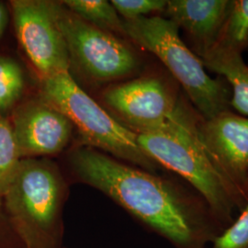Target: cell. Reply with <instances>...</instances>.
Masks as SVG:
<instances>
[{
    "instance_id": "cell-12",
    "label": "cell",
    "mask_w": 248,
    "mask_h": 248,
    "mask_svg": "<svg viewBox=\"0 0 248 248\" xmlns=\"http://www.w3.org/2000/svg\"><path fill=\"white\" fill-rule=\"evenodd\" d=\"M200 59L206 69L216 73L229 84L230 106L248 118V65L242 54L212 50Z\"/></svg>"
},
{
    "instance_id": "cell-9",
    "label": "cell",
    "mask_w": 248,
    "mask_h": 248,
    "mask_svg": "<svg viewBox=\"0 0 248 248\" xmlns=\"http://www.w3.org/2000/svg\"><path fill=\"white\" fill-rule=\"evenodd\" d=\"M12 129L21 159L61 153L70 142L71 121L45 98H32L14 111Z\"/></svg>"
},
{
    "instance_id": "cell-1",
    "label": "cell",
    "mask_w": 248,
    "mask_h": 248,
    "mask_svg": "<svg viewBox=\"0 0 248 248\" xmlns=\"http://www.w3.org/2000/svg\"><path fill=\"white\" fill-rule=\"evenodd\" d=\"M77 178L114 201L174 248H209L224 230L203 198L89 146L69 155Z\"/></svg>"
},
{
    "instance_id": "cell-6",
    "label": "cell",
    "mask_w": 248,
    "mask_h": 248,
    "mask_svg": "<svg viewBox=\"0 0 248 248\" xmlns=\"http://www.w3.org/2000/svg\"><path fill=\"white\" fill-rule=\"evenodd\" d=\"M53 16L64 39L70 67L93 82H109L136 71L140 62L133 50L110 32L93 26L51 1Z\"/></svg>"
},
{
    "instance_id": "cell-3",
    "label": "cell",
    "mask_w": 248,
    "mask_h": 248,
    "mask_svg": "<svg viewBox=\"0 0 248 248\" xmlns=\"http://www.w3.org/2000/svg\"><path fill=\"white\" fill-rule=\"evenodd\" d=\"M64 198L65 184L53 162L21 159L2 202L25 248H61Z\"/></svg>"
},
{
    "instance_id": "cell-13",
    "label": "cell",
    "mask_w": 248,
    "mask_h": 248,
    "mask_svg": "<svg viewBox=\"0 0 248 248\" xmlns=\"http://www.w3.org/2000/svg\"><path fill=\"white\" fill-rule=\"evenodd\" d=\"M247 49H248V0H231L226 18L213 50L242 54Z\"/></svg>"
},
{
    "instance_id": "cell-2",
    "label": "cell",
    "mask_w": 248,
    "mask_h": 248,
    "mask_svg": "<svg viewBox=\"0 0 248 248\" xmlns=\"http://www.w3.org/2000/svg\"><path fill=\"white\" fill-rule=\"evenodd\" d=\"M200 118L196 109L181 101L172 120L157 130L138 133L137 141L142 152L158 166L184 178L226 228L248 201L200 141L197 130Z\"/></svg>"
},
{
    "instance_id": "cell-7",
    "label": "cell",
    "mask_w": 248,
    "mask_h": 248,
    "mask_svg": "<svg viewBox=\"0 0 248 248\" xmlns=\"http://www.w3.org/2000/svg\"><path fill=\"white\" fill-rule=\"evenodd\" d=\"M18 42L41 79L70 72L66 45L56 23L51 1H11Z\"/></svg>"
},
{
    "instance_id": "cell-15",
    "label": "cell",
    "mask_w": 248,
    "mask_h": 248,
    "mask_svg": "<svg viewBox=\"0 0 248 248\" xmlns=\"http://www.w3.org/2000/svg\"><path fill=\"white\" fill-rule=\"evenodd\" d=\"M21 161L12 125L0 116V204Z\"/></svg>"
},
{
    "instance_id": "cell-4",
    "label": "cell",
    "mask_w": 248,
    "mask_h": 248,
    "mask_svg": "<svg viewBox=\"0 0 248 248\" xmlns=\"http://www.w3.org/2000/svg\"><path fill=\"white\" fill-rule=\"evenodd\" d=\"M124 35L167 66L203 119L230 110L229 85L207 73L202 61L181 40L179 29L171 19L146 16L124 20Z\"/></svg>"
},
{
    "instance_id": "cell-20",
    "label": "cell",
    "mask_w": 248,
    "mask_h": 248,
    "mask_svg": "<svg viewBox=\"0 0 248 248\" xmlns=\"http://www.w3.org/2000/svg\"><path fill=\"white\" fill-rule=\"evenodd\" d=\"M241 190H242L243 195L245 196V198L248 201V176L246 177V180H245L243 186L241 187Z\"/></svg>"
},
{
    "instance_id": "cell-17",
    "label": "cell",
    "mask_w": 248,
    "mask_h": 248,
    "mask_svg": "<svg viewBox=\"0 0 248 248\" xmlns=\"http://www.w3.org/2000/svg\"><path fill=\"white\" fill-rule=\"evenodd\" d=\"M209 248H248V204L233 222L214 238Z\"/></svg>"
},
{
    "instance_id": "cell-16",
    "label": "cell",
    "mask_w": 248,
    "mask_h": 248,
    "mask_svg": "<svg viewBox=\"0 0 248 248\" xmlns=\"http://www.w3.org/2000/svg\"><path fill=\"white\" fill-rule=\"evenodd\" d=\"M24 76L18 62L0 56V111H8L17 104L24 90Z\"/></svg>"
},
{
    "instance_id": "cell-8",
    "label": "cell",
    "mask_w": 248,
    "mask_h": 248,
    "mask_svg": "<svg viewBox=\"0 0 248 248\" xmlns=\"http://www.w3.org/2000/svg\"><path fill=\"white\" fill-rule=\"evenodd\" d=\"M103 100L134 133L157 130L176 115L179 101L157 77H142L107 89Z\"/></svg>"
},
{
    "instance_id": "cell-14",
    "label": "cell",
    "mask_w": 248,
    "mask_h": 248,
    "mask_svg": "<svg viewBox=\"0 0 248 248\" xmlns=\"http://www.w3.org/2000/svg\"><path fill=\"white\" fill-rule=\"evenodd\" d=\"M62 4L85 21L108 32L124 34V19L106 0H65Z\"/></svg>"
},
{
    "instance_id": "cell-10",
    "label": "cell",
    "mask_w": 248,
    "mask_h": 248,
    "mask_svg": "<svg viewBox=\"0 0 248 248\" xmlns=\"http://www.w3.org/2000/svg\"><path fill=\"white\" fill-rule=\"evenodd\" d=\"M197 130L213 161L241 190L248 172V117L231 110L209 120L201 116Z\"/></svg>"
},
{
    "instance_id": "cell-19",
    "label": "cell",
    "mask_w": 248,
    "mask_h": 248,
    "mask_svg": "<svg viewBox=\"0 0 248 248\" xmlns=\"http://www.w3.org/2000/svg\"><path fill=\"white\" fill-rule=\"evenodd\" d=\"M9 20V13L6 6L0 3V37L4 33L5 29L8 24Z\"/></svg>"
},
{
    "instance_id": "cell-5",
    "label": "cell",
    "mask_w": 248,
    "mask_h": 248,
    "mask_svg": "<svg viewBox=\"0 0 248 248\" xmlns=\"http://www.w3.org/2000/svg\"><path fill=\"white\" fill-rule=\"evenodd\" d=\"M41 82L42 97L71 121L87 146L151 173L158 170L159 166L139 146L137 133L116 121L89 97L70 72L43 78Z\"/></svg>"
},
{
    "instance_id": "cell-18",
    "label": "cell",
    "mask_w": 248,
    "mask_h": 248,
    "mask_svg": "<svg viewBox=\"0 0 248 248\" xmlns=\"http://www.w3.org/2000/svg\"><path fill=\"white\" fill-rule=\"evenodd\" d=\"M110 2L124 20L146 17L153 12L165 11L168 5L167 0H112Z\"/></svg>"
},
{
    "instance_id": "cell-11",
    "label": "cell",
    "mask_w": 248,
    "mask_h": 248,
    "mask_svg": "<svg viewBox=\"0 0 248 248\" xmlns=\"http://www.w3.org/2000/svg\"><path fill=\"white\" fill-rule=\"evenodd\" d=\"M230 0H168L169 19L184 30L199 58L213 50L226 18Z\"/></svg>"
}]
</instances>
